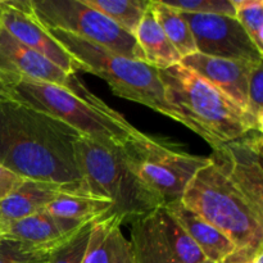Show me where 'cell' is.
<instances>
[{
	"label": "cell",
	"mask_w": 263,
	"mask_h": 263,
	"mask_svg": "<svg viewBox=\"0 0 263 263\" xmlns=\"http://www.w3.org/2000/svg\"><path fill=\"white\" fill-rule=\"evenodd\" d=\"M159 79L166 100L184 118L185 126L212 148L251 131L240 107L182 64L159 69Z\"/></svg>",
	"instance_id": "obj_2"
},
{
	"label": "cell",
	"mask_w": 263,
	"mask_h": 263,
	"mask_svg": "<svg viewBox=\"0 0 263 263\" xmlns=\"http://www.w3.org/2000/svg\"><path fill=\"white\" fill-rule=\"evenodd\" d=\"M3 82L10 99L40 110L71 126L80 135L99 143L123 145L141 134L109 105L90 104L57 85L23 77L7 79Z\"/></svg>",
	"instance_id": "obj_5"
},
{
	"label": "cell",
	"mask_w": 263,
	"mask_h": 263,
	"mask_svg": "<svg viewBox=\"0 0 263 263\" xmlns=\"http://www.w3.org/2000/svg\"><path fill=\"white\" fill-rule=\"evenodd\" d=\"M134 37L145 58V62L154 68L166 69L180 64L181 62V55L170 43L158 21L156 20L152 9V3L144 13Z\"/></svg>",
	"instance_id": "obj_19"
},
{
	"label": "cell",
	"mask_w": 263,
	"mask_h": 263,
	"mask_svg": "<svg viewBox=\"0 0 263 263\" xmlns=\"http://www.w3.org/2000/svg\"><path fill=\"white\" fill-rule=\"evenodd\" d=\"M51 251L0 236V263H48Z\"/></svg>",
	"instance_id": "obj_25"
},
{
	"label": "cell",
	"mask_w": 263,
	"mask_h": 263,
	"mask_svg": "<svg viewBox=\"0 0 263 263\" xmlns=\"http://www.w3.org/2000/svg\"><path fill=\"white\" fill-rule=\"evenodd\" d=\"M181 15L192 31L197 53L230 61L263 62V53L235 17L189 13H181Z\"/></svg>",
	"instance_id": "obj_11"
},
{
	"label": "cell",
	"mask_w": 263,
	"mask_h": 263,
	"mask_svg": "<svg viewBox=\"0 0 263 263\" xmlns=\"http://www.w3.org/2000/svg\"><path fill=\"white\" fill-rule=\"evenodd\" d=\"M181 203L235 248H263V213L211 161L187 184Z\"/></svg>",
	"instance_id": "obj_6"
},
{
	"label": "cell",
	"mask_w": 263,
	"mask_h": 263,
	"mask_svg": "<svg viewBox=\"0 0 263 263\" xmlns=\"http://www.w3.org/2000/svg\"><path fill=\"white\" fill-rule=\"evenodd\" d=\"M62 193L87 192L82 185L64 186L23 179L17 187L0 199V230L14 221L45 210L46 205Z\"/></svg>",
	"instance_id": "obj_15"
},
{
	"label": "cell",
	"mask_w": 263,
	"mask_h": 263,
	"mask_svg": "<svg viewBox=\"0 0 263 263\" xmlns=\"http://www.w3.org/2000/svg\"><path fill=\"white\" fill-rule=\"evenodd\" d=\"M82 226L53 217L46 210L14 221L0 230V236L22 241L41 249H54L71 238Z\"/></svg>",
	"instance_id": "obj_16"
},
{
	"label": "cell",
	"mask_w": 263,
	"mask_h": 263,
	"mask_svg": "<svg viewBox=\"0 0 263 263\" xmlns=\"http://www.w3.org/2000/svg\"><path fill=\"white\" fill-rule=\"evenodd\" d=\"M31 7L44 27L72 33L126 58L145 62L135 37L84 0H31Z\"/></svg>",
	"instance_id": "obj_8"
},
{
	"label": "cell",
	"mask_w": 263,
	"mask_h": 263,
	"mask_svg": "<svg viewBox=\"0 0 263 263\" xmlns=\"http://www.w3.org/2000/svg\"><path fill=\"white\" fill-rule=\"evenodd\" d=\"M53 217L76 226L107 217L112 211V203L87 193H62L45 208Z\"/></svg>",
	"instance_id": "obj_20"
},
{
	"label": "cell",
	"mask_w": 263,
	"mask_h": 263,
	"mask_svg": "<svg viewBox=\"0 0 263 263\" xmlns=\"http://www.w3.org/2000/svg\"><path fill=\"white\" fill-rule=\"evenodd\" d=\"M84 2L134 36L152 0H84Z\"/></svg>",
	"instance_id": "obj_22"
},
{
	"label": "cell",
	"mask_w": 263,
	"mask_h": 263,
	"mask_svg": "<svg viewBox=\"0 0 263 263\" xmlns=\"http://www.w3.org/2000/svg\"><path fill=\"white\" fill-rule=\"evenodd\" d=\"M247 126L251 131H263V62L254 66L249 77L248 95L244 109Z\"/></svg>",
	"instance_id": "obj_24"
},
{
	"label": "cell",
	"mask_w": 263,
	"mask_h": 263,
	"mask_svg": "<svg viewBox=\"0 0 263 263\" xmlns=\"http://www.w3.org/2000/svg\"><path fill=\"white\" fill-rule=\"evenodd\" d=\"M76 158L86 192L112 203L109 216L131 223L163 202L143 184L128 164L122 145H112L80 136Z\"/></svg>",
	"instance_id": "obj_3"
},
{
	"label": "cell",
	"mask_w": 263,
	"mask_h": 263,
	"mask_svg": "<svg viewBox=\"0 0 263 263\" xmlns=\"http://www.w3.org/2000/svg\"><path fill=\"white\" fill-rule=\"evenodd\" d=\"M262 145V133L249 131L212 148L208 158L263 213Z\"/></svg>",
	"instance_id": "obj_12"
},
{
	"label": "cell",
	"mask_w": 263,
	"mask_h": 263,
	"mask_svg": "<svg viewBox=\"0 0 263 263\" xmlns=\"http://www.w3.org/2000/svg\"><path fill=\"white\" fill-rule=\"evenodd\" d=\"M8 98H9V94H8L7 91V87H5L4 82L0 80V102H2V100L8 99Z\"/></svg>",
	"instance_id": "obj_30"
},
{
	"label": "cell",
	"mask_w": 263,
	"mask_h": 263,
	"mask_svg": "<svg viewBox=\"0 0 263 263\" xmlns=\"http://www.w3.org/2000/svg\"><path fill=\"white\" fill-rule=\"evenodd\" d=\"M49 35L80 64L81 72L100 77L117 97L140 103L185 126V121L166 100L159 69L146 62L116 54L72 33L45 27Z\"/></svg>",
	"instance_id": "obj_4"
},
{
	"label": "cell",
	"mask_w": 263,
	"mask_h": 263,
	"mask_svg": "<svg viewBox=\"0 0 263 263\" xmlns=\"http://www.w3.org/2000/svg\"><path fill=\"white\" fill-rule=\"evenodd\" d=\"M259 249L248 248V247H246V248H235L230 254H228V256L223 257L222 259L216 263H249Z\"/></svg>",
	"instance_id": "obj_29"
},
{
	"label": "cell",
	"mask_w": 263,
	"mask_h": 263,
	"mask_svg": "<svg viewBox=\"0 0 263 263\" xmlns=\"http://www.w3.org/2000/svg\"><path fill=\"white\" fill-rule=\"evenodd\" d=\"M262 259H263V248L259 249V251L254 254V257L252 258V261L249 263H262Z\"/></svg>",
	"instance_id": "obj_31"
},
{
	"label": "cell",
	"mask_w": 263,
	"mask_h": 263,
	"mask_svg": "<svg viewBox=\"0 0 263 263\" xmlns=\"http://www.w3.org/2000/svg\"><path fill=\"white\" fill-rule=\"evenodd\" d=\"M130 244L135 263H200L205 259L166 205L131 222Z\"/></svg>",
	"instance_id": "obj_9"
},
{
	"label": "cell",
	"mask_w": 263,
	"mask_h": 263,
	"mask_svg": "<svg viewBox=\"0 0 263 263\" xmlns=\"http://www.w3.org/2000/svg\"><path fill=\"white\" fill-rule=\"evenodd\" d=\"M164 3L180 13H189V14H218L235 17V9H234L230 0H180V2Z\"/></svg>",
	"instance_id": "obj_27"
},
{
	"label": "cell",
	"mask_w": 263,
	"mask_h": 263,
	"mask_svg": "<svg viewBox=\"0 0 263 263\" xmlns=\"http://www.w3.org/2000/svg\"><path fill=\"white\" fill-rule=\"evenodd\" d=\"M166 207L184 229L186 235L192 239L193 243L199 248L205 259L218 262L235 249V246L221 231L185 207L181 200L170 203Z\"/></svg>",
	"instance_id": "obj_18"
},
{
	"label": "cell",
	"mask_w": 263,
	"mask_h": 263,
	"mask_svg": "<svg viewBox=\"0 0 263 263\" xmlns=\"http://www.w3.org/2000/svg\"><path fill=\"white\" fill-rule=\"evenodd\" d=\"M22 180L23 179L13 175L12 172L5 170L0 164V199H3L7 194H9L14 187H17L22 182Z\"/></svg>",
	"instance_id": "obj_28"
},
{
	"label": "cell",
	"mask_w": 263,
	"mask_h": 263,
	"mask_svg": "<svg viewBox=\"0 0 263 263\" xmlns=\"http://www.w3.org/2000/svg\"><path fill=\"white\" fill-rule=\"evenodd\" d=\"M152 9H153L156 20L158 21L164 35L174 45L177 53L181 55V58L197 53L192 31L181 13L168 7L163 0L152 2Z\"/></svg>",
	"instance_id": "obj_21"
},
{
	"label": "cell",
	"mask_w": 263,
	"mask_h": 263,
	"mask_svg": "<svg viewBox=\"0 0 263 263\" xmlns=\"http://www.w3.org/2000/svg\"><path fill=\"white\" fill-rule=\"evenodd\" d=\"M180 64L207 80L238 107L246 109L249 77L257 63L213 58L194 53L182 58Z\"/></svg>",
	"instance_id": "obj_14"
},
{
	"label": "cell",
	"mask_w": 263,
	"mask_h": 263,
	"mask_svg": "<svg viewBox=\"0 0 263 263\" xmlns=\"http://www.w3.org/2000/svg\"><path fill=\"white\" fill-rule=\"evenodd\" d=\"M128 164L164 205L181 200L187 184L210 158L177 151L141 133L122 145Z\"/></svg>",
	"instance_id": "obj_7"
},
{
	"label": "cell",
	"mask_w": 263,
	"mask_h": 263,
	"mask_svg": "<svg viewBox=\"0 0 263 263\" xmlns=\"http://www.w3.org/2000/svg\"><path fill=\"white\" fill-rule=\"evenodd\" d=\"M200 263H216V262H213V261H210V259H204V261H203V262H200Z\"/></svg>",
	"instance_id": "obj_32"
},
{
	"label": "cell",
	"mask_w": 263,
	"mask_h": 263,
	"mask_svg": "<svg viewBox=\"0 0 263 263\" xmlns=\"http://www.w3.org/2000/svg\"><path fill=\"white\" fill-rule=\"evenodd\" d=\"M235 18L263 53V2L262 0H230Z\"/></svg>",
	"instance_id": "obj_23"
},
{
	"label": "cell",
	"mask_w": 263,
	"mask_h": 263,
	"mask_svg": "<svg viewBox=\"0 0 263 263\" xmlns=\"http://www.w3.org/2000/svg\"><path fill=\"white\" fill-rule=\"evenodd\" d=\"M80 136L71 126L17 100L0 102V164L21 179L85 186L76 158Z\"/></svg>",
	"instance_id": "obj_1"
},
{
	"label": "cell",
	"mask_w": 263,
	"mask_h": 263,
	"mask_svg": "<svg viewBox=\"0 0 263 263\" xmlns=\"http://www.w3.org/2000/svg\"><path fill=\"white\" fill-rule=\"evenodd\" d=\"M92 222L84 225L71 238L54 248L49 257L48 263H82L85 251H86L87 243H89Z\"/></svg>",
	"instance_id": "obj_26"
},
{
	"label": "cell",
	"mask_w": 263,
	"mask_h": 263,
	"mask_svg": "<svg viewBox=\"0 0 263 263\" xmlns=\"http://www.w3.org/2000/svg\"><path fill=\"white\" fill-rule=\"evenodd\" d=\"M21 77L63 87L90 104L107 105L74 74H68L48 58L21 44L0 26V80Z\"/></svg>",
	"instance_id": "obj_10"
},
{
	"label": "cell",
	"mask_w": 263,
	"mask_h": 263,
	"mask_svg": "<svg viewBox=\"0 0 263 263\" xmlns=\"http://www.w3.org/2000/svg\"><path fill=\"white\" fill-rule=\"evenodd\" d=\"M121 225L116 216L94 221L82 263H135L130 240Z\"/></svg>",
	"instance_id": "obj_17"
},
{
	"label": "cell",
	"mask_w": 263,
	"mask_h": 263,
	"mask_svg": "<svg viewBox=\"0 0 263 263\" xmlns=\"http://www.w3.org/2000/svg\"><path fill=\"white\" fill-rule=\"evenodd\" d=\"M0 26L27 48L41 54L68 74L81 72L80 64L39 22L31 0H0Z\"/></svg>",
	"instance_id": "obj_13"
}]
</instances>
